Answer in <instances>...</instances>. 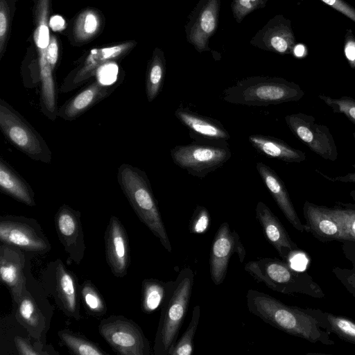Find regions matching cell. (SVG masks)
I'll return each mask as SVG.
<instances>
[{"mask_svg": "<svg viewBox=\"0 0 355 355\" xmlns=\"http://www.w3.org/2000/svg\"><path fill=\"white\" fill-rule=\"evenodd\" d=\"M248 311L266 323L312 343L332 345L324 312L286 304L272 296L254 289L246 294Z\"/></svg>", "mask_w": 355, "mask_h": 355, "instance_id": "cell-1", "label": "cell"}, {"mask_svg": "<svg viewBox=\"0 0 355 355\" xmlns=\"http://www.w3.org/2000/svg\"><path fill=\"white\" fill-rule=\"evenodd\" d=\"M117 180L139 219L163 248L171 252V243L146 173L130 164H122L118 169Z\"/></svg>", "mask_w": 355, "mask_h": 355, "instance_id": "cell-2", "label": "cell"}, {"mask_svg": "<svg viewBox=\"0 0 355 355\" xmlns=\"http://www.w3.org/2000/svg\"><path fill=\"white\" fill-rule=\"evenodd\" d=\"M194 282L193 270L182 269L161 307L160 318L155 337V355H168L178 340L186 317Z\"/></svg>", "mask_w": 355, "mask_h": 355, "instance_id": "cell-3", "label": "cell"}, {"mask_svg": "<svg viewBox=\"0 0 355 355\" xmlns=\"http://www.w3.org/2000/svg\"><path fill=\"white\" fill-rule=\"evenodd\" d=\"M245 271L270 289L286 295L302 294L321 299L322 288L305 271L296 270L289 262L263 257L247 262Z\"/></svg>", "mask_w": 355, "mask_h": 355, "instance_id": "cell-4", "label": "cell"}, {"mask_svg": "<svg viewBox=\"0 0 355 355\" xmlns=\"http://www.w3.org/2000/svg\"><path fill=\"white\" fill-rule=\"evenodd\" d=\"M304 94L300 85L284 78L251 76L223 90L222 98L233 104L266 106L297 101Z\"/></svg>", "mask_w": 355, "mask_h": 355, "instance_id": "cell-5", "label": "cell"}, {"mask_svg": "<svg viewBox=\"0 0 355 355\" xmlns=\"http://www.w3.org/2000/svg\"><path fill=\"white\" fill-rule=\"evenodd\" d=\"M0 127L5 137L32 159L51 160V151L39 132L6 101L0 99Z\"/></svg>", "mask_w": 355, "mask_h": 355, "instance_id": "cell-6", "label": "cell"}, {"mask_svg": "<svg viewBox=\"0 0 355 355\" xmlns=\"http://www.w3.org/2000/svg\"><path fill=\"white\" fill-rule=\"evenodd\" d=\"M40 281L45 292L53 297L66 316L80 320V285L76 274L60 259L47 263L41 273Z\"/></svg>", "mask_w": 355, "mask_h": 355, "instance_id": "cell-7", "label": "cell"}, {"mask_svg": "<svg viewBox=\"0 0 355 355\" xmlns=\"http://www.w3.org/2000/svg\"><path fill=\"white\" fill-rule=\"evenodd\" d=\"M171 156L174 164L189 174L204 178L222 166L232 153L227 144L199 141L174 146Z\"/></svg>", "mask_w": 355, "mask_h": 355, "instance_id": "cell-8", "label": "cell"}, {"mask_svg": "<svg viewBox=\"0 0 355 355\" xmlns=\"http://www.w3.org/2000/svg\"><path fill=\"white\" fill-rule=\"evenodd\" d=\"M98 332L114 352L121 355H150V345L141 328L123 315L101 320Z\"/></svg>", "mask_w": 355, "mask_h": 355, "instance_id": "cell-9", "label": "cell"}, {"mask_svg": "<svg viewBox=\"0 0 355 355\" xmlns=\"http://www.w3.org/2000/svg\"><path fill=\"white\" fill-rule=\"evenodd\" d=\"M0 241L24 251L39 254L46 253L51 248L39 223L34 218L22 216L0 217Z\"/></svg>", "mask_w": 355, "mask_h": 355, "instance_id": "cell-10", "label": "cell"}, {"mask_svg": "<svg viewBox=\"0 0 355 355\" xmlns=\"http://www.w3.org/2000/svg\"><path fill=\"white\" fill-rule=\"evenodd\" d=\"M285 121L292 133L311 151L327 160L337 159V146L327 125L317 123L313 116L301 112L286 116Z\"/></svg>", "mask_w": 355, "mask_h": 355, "instance_id": "cell-11", "label": "cell"}, {"mask_svg": "<svg viewBox=\"0 0 355 355\" xmlns=\"http://www.w3.org/2000/svg\"><path fill=\"white\" fill-rule=\"evenodd\" d=\"M234 254L243 263L246 252L241 238L234 230H231L228 223L223 222L213 238L209 252V272L214 285L224 282L230 259Z\"/></svg>", "mask_w": 355, "mask_h": 355, "instance_id": "cell-12", "label": "cell"}, {"mask_svg": "<svg viewBox=\"0 0 355 355\" xmlns=\"http://www.w3.org/2000/svg\"><path fill=\"white\" fill-rule=\"evenodd\" d=\"M220 0H200L188 17L186 39L199 52L209 51V38L218 25Z\"/></svg>", "mask_w": 355, "mask_h": 355, "instance_id": "cell-13", "label": "cell"}, {"mask_svg": "<svg viewBox=\"0 0 355 355\" xmlns=\"http://www.w3.org/2000/svg\"><path fill=\"white\" fill-rule=\"evenodd\" d=\"M54 223L59 241L68 254L67 261L80 264L86 249L80 212L64 204L55 214Z\"/></svg>", "mask_w": 355, "mask_h": 355, "instance_id": "cell-14", "label": "cell"}, {"mask_svg": "<svg viewBox=\"0 0 355 355\" xmlns=\"http://www.w3.org/2000/svg\"><path fill=\"white\" fill-rule=\"evenodd\" d=\"M106 262L116 277L128 274L130 263V248L128 233L115 216H111L104 234Z\"/></svg>", "mask_w": 355, "mask_h": 355, "instance_id": "cell-15", "label": "cell"}, {"mask_svg": "<svg viewBox=\"0 0 355 355\" xmlns=\"http://www.w3.org/2000/svg\"><path fill=\"white\" fill-rule=\"evenodd\" d=\"M255 214L265 238L284 261L290 262L295 256L303 253L279 218L264 202H257Z\"/></svg>", "mask_w": 355, "mask_h": 355, "instance_id": "cell-16", "label": "cell"}, {"mask_svg": "<svg viewBox=\"0 0 355 355\" xmlns=\"http://www.w3.org/2000/svg\"><path fill=\"white\" fill-rule=\"evenodd\" d=\"M260 49L280 54H291L296 44L291 22L282 15L270 19L251 39Z\"/></svg>", "mask_w": 355, "mask_h": 355, "instance_id": "cell-17", "label": "cell"}, {"mask_svg": "<svg viewBox=\"0 0 355 355\" xmlns=\"http://www.w3.org/2000/svg\"><path fill=\"white\" fill-rule=\"evenodd\" d=\"M26 257L21 248L3 243L0 245V278L8 288L16 305L26 284L24 268Z\"/></svg>", "mask_w": 355, "mask_h": 355, "instance_id": "cell-18", "label": "cell"}, {"mask_svg": "<svg viewBox=\"0 0 355 355\" xmlns=\"http://www.w3.org/2000/svg\"><path fill=\"white\" fill-rule=\"evenodd\" d=\"M302 211L306 221L304 224V231L318 240L322 242L349 241L343 227L329 214L327 207L306 200Z\"/></svg>", "mask_w": 355, "mask_h": 355, "instance_id": "cell-19", "label": "cell"}, {"mask_svg": "<svg viewBox=\"0 0 355 355\" xmlns=\"http://www.w3.org/2000/svg\"><path fill=\"white\" fill-rule=\"evenodd\" d=\"M175 116L189 132L190 137L200 142L227 144L230 135L222 123L196 113L187 107H179Z\"/></svg>", "mask_w": 355, "mask_h": 355, "instance_id": "cell-20", "label": "cell"}, {"mask_svg": "<svg viewBox=\"0 0 355 355\" xmlns=\"http://www.w3.org/2000/svg\"><path fill=\"white\" fill-rule=\"evenodd\" d=\"M256 168L286 220L295 230L304 232V225L296 212L284 182L275 171L263 162H258Z\"/></svg>", "mask_w": 355, "mask_h": 355, "instance_id": "cell-21", "label": "cell"}, {"mask_svg": "<svg viewBox=\"0 0 355 355\" xmlns=\"http://www.w3.org/2000/svg\"><path fill=\"white\" fill-rule=\"evenodd\" d=\"M16 306V319L35 340L41 341L48 329V322L40 305L28 290L27 279L21 297Z\"/></svg>", "mask_w": 355, "mask_h": 355, "instance_id": "cell-22", "label": "cell"}, {"mask_svg": "<svg viewBox=\"0 0 355 355\" xmlns=\"http://www.w3.org/2000/svg\"><path fill=\"white\" fill-rule=\"evenodd\" d=\"M114 89L112 85H105L98 81L93 83L60 107L58 116L64 120H74Z\"/></svg>", "mask_w": 355, "mask_h": 355, "instance_id": "cell-23", "label": "cell"}, {"mask_svg": "<svg viewBox=\"0 0 355 355\" xmlns=\"http://www.w3.org/2000/svg\"><path fill=\"white\" fill-rule=\"evenodd\" d=\"M248 141L260 153L287 163H300L306 159L304 152L275 137L251 135Z\"/></svg>", "mask_w": 355, "mask_h": 355, "instance_id": "cell-24", "label": "cell"}, {"mask_svg": "<svg viewBox=\"0 0 355 355\" xmlns=\"http://www.w3.org/2000/svg\"><path fill=\"white\" fill-rule=\"evenodd\" d=\"M0 189L28 206L35 205L34 192L29 184L3 158L0 159Z\"/></svg>", "mask_w": 355, "mask_h": 355, "instance_id": "cell-25", "label": "cell"}, {"mask_svg": "<svg viewBox=\"0 0 355 355\" xmlns=\"http://www.w3.org/2000/svg\"><path fill=\"white\" fill-rule=\"evenodd\" d=\"M174 281L164 282L157 279H145L141 282V309L150 314L162 307Z\"/></svg>", "mask_w": 355, "mask_h": 355, "instance_id": "cell-26", "label": "cell"}, {"mask_svg": "<svg viewBox=\"0 0 355 355\" xmlns=\"http://www.w3.org/2000/svg\"><path fill=\"white\" fill-rule=\"evenodd\" d=\"M132 45V43H126L112 47L93 49L87 57L83 67L80 69L73 78V85L85 80L92 74L94 69L98 68L102 64L118 57Z\"/></svg>", "mask_w": 355, "mask_h": 355, "instance_id": "cell-27", "label": "cell"}, {"mask_svg": "<svg viewBox=\"0 0 355 355\" xmlns=\"http://www.w3.org/2000/svg\"><path fill=\"white\" fill-rule=\"evenodd\" d=\"M166 60L159 49H155L149 62L146 77V93L147 99L151 103L159 94L164 81Z\"/></svg>", "mask_w": 355, "mask_h": 355, "instance_id": "cell-28", "label": "cell"}, {"mask_svg": "<svg viewBox=\"0 0 355 355\" xmlns=\"http://www.w3.org/2000/svg\"><path fill=\"white\" fill-rule=\"evenodd\" d=\"M40 74L42 79V107L45 114L53 120L58 115L56 111L55 92L50 67L46 55L40 56Z\"/></svg>", "mask_w": 355, "mask_h": 355, "instance_id": "cell-29", "label": "cell"}, {"mask_svg": "<svg viewBox=\"0 0 355 355\" xmlns=\"http://www.w3.org/2000/svg\"><path fill=\"white\" fill-rule=\"evenodd\" d=\"M58 336L62 345L71 354L77 355H105L108 354L96 343L87 339L84 335L68 329L58 331Z\"/></svg>", "mask_w": 355, "mask_h": 355, "instance_id": "cell-30", "label": "cell"}, {"mask_svg": "<svg viewBox=\"0 0 355 355\" xmlns=\"http://www.w3.org/2000/svg\"><path fill=\"white\" fill-rule=\"evenodd\" d=\"M80 301L89 315L100 318L106 314V302L91 280L86 279L80 284Z\"/></svg>", "mask_w": 355, "mask_h": 355, "instance_id": "cell-31", "label": "cell"}, {"mask_svg": "<svg viewBox=\"0 0 355 355\" xmlns=\"http://www.w3.org/2000/svg\"><path fill=\"white\" fill-rule=\"evenodd\" d=\"M345 258L351 263L350 268L334 267L332 272L346 290L355 297V242H343Z\"/></svg>", "mask_w": 355, "mask_h": 355, "instance_id": "cell-32", "label": "cell"}, {"mask_svg": "<svg viewBox=\"0 0 355 355\" xmlns=\"http://www.w3.org/2000/svg\"><path fill=\"white\" fill-rule=\"evenodd\" d=\"M200 317V306L196 305L192 311L191 319L186 331L178 339L168 355H191L193 352V338L198 329Z\"/></svg>", "mask_w": 355, "mask_h": 355, "instance_id": "cell-33", "label": "cell"}, {"mask_svg": "<svg viewBox=\"0 0 355 355\" xmlns=\"http://www.w3.org/2000/svg\"><path fill=\"white\" fill-rule=\"evenodd\" d=\"M327 322V331L340 339L355 345V322L345 316L324 312Z\"/></svg>", "mask_w": 355, "mask_h": 355, "instance_id": "cell-34", "label": "cell"}, {"mask_svg": "<svg viewBox=\"0 0 355 355\" xmlns=\"http://www.w3.org/2000/svg\"><path fill=\"white\" fill-rule=\"evenodd\" d=\"M327 210L343 227L349 241L355 242V205L338 202Z\"/></svg>", "mask_w": 355, "mask_h": 355, "instance_id": "cell-35", "label": "cell"}, {"mask_svg": "<svg viewBox=\"0 0 355 355\" xmlns=\"http://www.w3.org/2000/svg\"><path fill=\"white\" fill-rule=\"evenodd\" d=\"M49 0H39L37 7V27L34 33V40L39 51H45L50 37L47 25Z\"/></svg>", "mask_w": 355, "mask_h": 355, "instance_id": "cell-36", "label": "cell"}, {"mask_svg": "<svg viewBox=\"0 0 355 355\" xmlns=\"http://www.w3.org/2000/svg\"><path fill=\"white\" fill-rule=\"evenodd\" d=\"M318 98L328 105L334 113L344 114L355 124V99L350 96L332 98L319 94Z\"/></svg>", "mask_w": 355, "mask_h": 355, "instance_id": "cell-37", "label": "cell"}, {"mask_svg": "<svg viewBox=\"0 0 355 355\" xmlns=\"http://www.w3.org/2000/svg\"><path fill=\"white\" fill-rule=\"evenodd\" d=\"M210 214L203 206L198 205L195 208L189 223V232L192 234H205L209 230Z\"/></svg>", "mask_w": 355, "mask_h": 355, "instance_id": "cell-38", "label": "cell"}, {"mask_svg": "<svg viewBox=\"0 0 355 355\" xmlns=\"http://www.w3.org/2000/svg\"><path fill=\"white\" fill-rule=\"evenodd\" d=\"M99 26L98 18L92 11H87L80 15L76 27V33L80 38H87L96 33Z\"/></svg>", "mask_w": 355, "mask_h": 355, "instance_id": "cell-39", "label": "cell"}, {"mask_svg": "<svg viewBox=\"0 0 355 355\" xmlns=\"http://www.w3.org/2000/svg\"><path fill=\"white\" fill-rule=\"evenodd\" d=\"M267 1L268 0H233L231 9L235 20L237 23H241L248 14L264 7Z\"/></svg>", "mask_w": 355, "mask_h": 355, "instance_id": "cell-40", "label": "cell"}, {"mask_svg": "<svg viewBox=\"0 0 355 355\" xmlns=\"http://www.w3.org/2000/svg\"><path fill=\"white\" fill-rule=\"evenodd\" d=\"M117 74L118 66L111 62L102 64L96 71L98 81L105 85H112L116 81Z\"/></svg>", "mask_w": 355, "mask_h": 355, "instance_id": "cell-41", "label": "cell"}, {"mask_svg": "<svg viewBox=\"0 0 355 355\" xmlns=\"http://www.w3.org/2000/svg\"><path fill=\"white\" fill-rule=\"evenodd\" d=\"M17 353L20 355H48L51 353L38 348L36 345H33L31 341L25 338L16 336L14 338Z\"/></svg>", "mask_w": 355, "mask_h": 355, "instance_id": "cell-42", "label": "cell"}, {"mask_svg": "<svg viewBox=\"0 0 355 355\" xmlns=\"http://www.w3.org/2000/svg\"><path fill=\"white\" fill-rule=\"evenodd\" d=\"M8 28V16L6 2L1 0L0 3V53L2 54L7 37Z\"/></svg>", "mask_w": 355, "mask_h": 355, "instance_id": "cell-43", "label": "cell"}, {"mask_svg": "<svg viewBox=\"0 0 355 355\" xmlns=\"http://www.w3.org/2000/svg\"><path fill=\"white\" fill-rule=\"evenodd\" d=\"M344 53L351 67L355 69V37L350 29L345 35Z\"/></svg>", "mask_w": 355, "mask_h": 355, "instance_id": "cell-44", "label": "cell"}, {"mask_svg": "<svg viewBox=\"0 0 355 355\" xmlns=\"http://www.w3.org/2000/svg\"><path fill=\"white\" fill-rule=\"evenodd\" d=\"M355 22V8L344 0H320Z\"/></svg>", "mask_w": 355, "mask_h": 355, "instance_id": "cell-45", "label": "cell"}, {"mask_svg": "<svg viewBox=\"0 0 355 355\" xmlns=\"http://www.w3.org/2000/svg\"><path fill=\"white\" fill-rule=\"evenodd\" d=\"M58 58V46L56 39L52 36L46 48V58L52 70L54 69Z\"/></svg>", "mask_w": 355, "mask_h": 355, "instance_id": "cell-46", "label": "cell"}, {"mask_svg": "<svg viewBox=\"0 0 355 355\" xmlns=\"http://www.w3.org/2000/svg\"><path fill=\"white\" fill-rule=\"evenodd\" d=\"M49 26L53 31H60L65 28L66 23L62 16L53 15L49 19Z\"/></svg>", "mask_w": 355, "mask_h": 355, "instance_id": "cell-47", "label": "cell"}, {"mask_svg": "<svg viewBox=\"0 0 355 355\" xmlns=\"http://www.w3.org/2000/svg\"><path fill=\"white\" fill-rule=\"evenodd\" d=\"M326 179H328L333 182H347V183H355V172L349 173L345 175H340L335 178H330L329 176H326L324 174H322Z\"/></svg>", "mask_w": 355, "mask_h": 355, "instance_id": "cell-48", "label": "cell"}, {"mask_svg": "<svg viewBox=\"0 0 355 355\" xmlns=\"http://www.w3.org/2000/svg\"><path fill=\"white\" fill-rule=\"evenodd\" d=\"M292 53L297 58H303L306 54V48L303 44H296Z\"/></svg>", "mask_w": 355, "mask_h": 355, "instance_id": "cell-49", "label": "cell"}, {"mask_svg": "<svg viewBox=\"0 0 355 355\" xmlns=\"http://www.w3.org/2000/svg\"><path fill=\"white\" fill-rule=\"evenodd\" d=\"M349 196H351V198L355 200V189L352 190L350 193H349Z\"/></svg>", "mask_w": 355, "mask_h": 355, "instance_id": "cell-50", "label": "cell"}, {"mask_svg": "<svg viewBox=\"0 0 355 355\" xmlns=\"http://www.w3.org/2000/svg\"><path fill=\"white\" fill-rule=\"evenodd\" d=\"M352 135H353L354 138L355 139V132H353ZM353 166L355 168V164H354Z\"/></svg>", "mask_w": 355, "mask_h": 355, "instance_id": "cell-51", "label": "cell"}]
</instances>
